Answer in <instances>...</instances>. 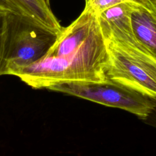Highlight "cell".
<instances>
[{"instance_id": "obj_1", "label": "cell", "mask_w": 156, "mask_h": 156, "mask_svg": "<svg viewBox=\"0 0 156 156\" xmlns=\"http://www.w3.org/2000/svg\"><path fill=\"white\" fill-rule=\"evenodd\" d=\"M109 57L98 15L84 8L72 23L63 27L47 54L14 76L33 88L56 83L104 82Z\"/></svg>"}, {"instance_id": "obj_2", "label": "cell", "mask_w": 156, "mask_h": 156, "mask_svg": "<svg viewBox=\"0 0 156 156\" xmlns=\"http://www.w3.org/2000/svg\"><path fill=\"white\" fill-rule=\"evenodd\" d=\"M59 33L12 12L0 65V76H14L18 71L39 60L55 43Z\"/></svg>"}, {"instance_id": "obj_3", "label": "cell", "mask_w": 156, "mask_h": 156, "mask_svg": "<svg viewBox=\"0 0 156 156\" xmlns=\"http://www.w3.org/2000/svg\"><path fill=\"white\" fill-rule=\"evenodd\" d=\"M109 61L107 79L156 99V58L113 40H105Z\"/></svg>"}, {"instance_id": "obj_4", "label": "cell", "mask_w": 156, "mask_h": 156, "mask_svg": "<svg viewBox=\"0 0 156 156\" xmlns=\"http://www.w3.org/2000/svg\"><path fill=\"white\" fill-rule=\"evenodd\" d=\"M48 89L122 109L141 120L146 116L155 100L110 79L104 82H62L51 85Z\"/></svg>"}, {"instance_id": "obj_5", "label": "cell", "mask_w": 156, "mask_h": 156, "mask_svg": "<svg viewBox=\"0 0 156 156\" xmlns=\"http://www.w3.org/2000/svg\"><path fill=\"white\" fill-rule=\"evenodd\" d=\"M130 13L129 1L111 7L98 14L103 36L105 40L115 41L148 53L141 46L135 37Z\"/></svg>"}, {"instance_id": "obj_6", "label": "cell", "mask_w": 156, "mask_h": 156, "mask_svg": "<svg viewBox=\"0 0 156 156\" xmlns=\"http://www.w3.org/2000/svg\"><path fill=\"white\" fill-rule=\"evenodd\" d=\"M129 3L135 37L141 46L156 58V0H132Z\"/></svg>"}, {"instance_id": "obj_7", "label": "cell", "mask_w": 156, "mask_h": 156, "mask_svg": "<svg viewBox=\"0 0 156 156\" xmlns=\"http://www.w3.org/2000/svg\"><path fill=\"white\" fill-rule=\"evenodd\" d=\"M12 13L47 29L60 32L63 27L53 13L49 0H2Z\"/></svg>"}, {"instance_id": "obj_8", "label": "cell", "mask_w": 156, "mask_h": 156, "mask_svg": "<svg viewBox=\"0 0 156 156\" xmlns=\"http://www.w3.org/2000/svg\"><path fill=\"white\" fill-rule=\"evenodd\" d=\"M12 12V10L7 6L0 4V65L2 57L9 16Z\"/></svg>"}, {"instance_id": "obj_9", "label": "cell", "mask_w": 156, "mask_h": 156, "mask_svg": "<svg viewBox=\"0 0 156 156\" xmlns=\"http://www.w3.org/2000/svg\"><path fill=\"white\" fill-rule=\"evenodd\" d=\"M130 1L132 0H85V8L98 15L111 7Z\"/></svg>"}, {"instance_id": "obj_10", "label": "cell", "mask_w": 156, "mask_h": 156, "mask_svg": "<svg viewBox=\"0 0 156 156\" xmlns=\"http://www.w3.org/2000/svg\"><path fill=\"white\" fill-rule=\"evenodd\" d=\"M143 122L156 128V99L146 116L142 119Z\"/></svg>"}, {"instance_id": "obj_11", "label": "cell", "mask_w": 156, "mask_h": 156, "mask_svg": "<svg viewBox=\"0 0 156 156\" xmlns=\"http://www.w3.org/2000/svg\"><path fill=\"white\" fill-rule=\"evenodd\" d=\"M0 4H3V5H5V4H4V2H2V0H0Z\"/></svg>"}]
</instances>
